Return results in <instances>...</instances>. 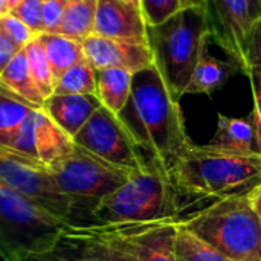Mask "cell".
Listing matches in <instances>:
<instances>
[{
  "mask_svg": "<svg viewBox=\"0 0 261 261\" xmlns=\"http://www.w3.org/2000/svg\"><path fill=\"white\" fill-rule=\"evenodd\" d=\"M54 252L67 261H136L121 248L81 231L76 223L66 226Z\"/></svg>",
  "mask_w": 261,
  "mask_h": 261,
  "instance_id": "5bb4252c",
  "label": "cell"
},
{
  "mask_svg": "<svg viewBox=\"0 0 261 261\" xmlns=\"http://www.w3.org/2000/svg\"><path fill=\"white\" fill-rule=\"evenodd\" d=\"M23 49H20L11 38H8L3 32H0V70L9 64V61Z\"/></svg>",
  "mask_w": 261,
  "mask_h": 261,
  "instance_id": "836d02e7",
  "label": "cell"
},
{
  "mask_svg": "<svg viewBox=\"0 0 261 261\" xmlns=\"http://www.w3.org/2000/svg\"><path fill=\"white\" fill-rule=\"evenodd\" d=\"M251 81V87H252V96H254V110L251 113V118L254 121L255 130H257V136H258V142H260L261 148V69L258 67H249L245 72Z\"/></svg>",
  "mask_w": 261,
  "mask_h": 261,
  "instance_id": "d6a6232c",
  "label": "cell"
},
{
  "mask_svg": "<svg viewBox=\"0 0 261 261\" xmlns=\"http://www.w3.org/2000/svg\"><path fill=\"white\" fill-rule=\"evenodd\" d=\"M124 2H127L128 5H132V6L138 8V9H141V2L142 0H124Z\"/></svg>",
  "mask_w": 261,
  "mask_h": 261,
  "instance_id": "ab89813d",
  "label": "cell"
},
{
  "mask_svg": "<svg viewBox=\"0 0 261 261\" xmlns=\"http://www.w3.org/2000/svg\"><path fill=\"white\" fill-rule=\"evenodd\" d=\"M0 32L11 38L20 49H24L37 37V34L31 28H28L21 20H18L12 14L0 15Z\"/></svg>",
  "mask_w": 261,
  "mask_h": 261,
  "instance_id": "f1b7e54d",
  "label": "cell"
},
{
  "mask_svg": "<svg viewBox=\"0 0 261 261\" xmlns=\"http://www.w3.org/2000/svg\"><path fill=\"white\" fill-rule=\"evenodd\" d=\"M179 191L168 171L151 162L135 171L90 211L95 223H148L179 219Z\"/></svg>",
  "mask_w": 261,
  "mask_h": 261,
  "instance_id": "3957f363",
  "label": "cell"
},
{
  "mask_svg": "<svg viewBox=\"0 0 261 261\" xmlns=\"http://www.w3.org/2000/svg\"><path fill=\"white\" fill-rule=\"evenodd\" d=\"M147 28L141 9L124 0H98L93 35L148 44Z\"/></svg>",
  "mask_w": 261,
  "mask_h": 261,
  "instance_id": "4fadbf2b",
  "label": "cell"
},
{
  "mask_svg": "<svg viewBox=\"0 0 261 261\" xmlns=\"http://www.w3.org/2000/svg\"><path fill=\"white\" fill-rule=\"evenodd\" d=\"M210 38L243 70L246 41L252 28L248 0H203Z\"/></svg>",
  "mask_w": 261,
  "mask_h": 261,
  "instance_id": "8fae6325",
  "label": "cell"
},
{
  "mask_svg": "<svg viewBox=\"0 0 261 261\" xmlns=\"http://www.w3.org/2000/svg\"><path fill=\"white\" fill-rule=\"evenodd\" d=\"M180 222L231 260L261 261V220L249 196L217 200Z\"/></svg>",
  "mask_w": 261,
  "mask_h": 261,
  "instance_id": "8992f818",
  "label": "cell"
},
{
  "mask_svg": "<svg viewBox=\"0 0 261 261\" xmlns=\"http://www.w3.org/2000/svg\"><path fill=\"white\" fill-rule=\"evenodd\" d=\"M29 261H67V260H64L63 257L57 255L55 252H50V254H46V255L35 257V258H32V260H29Z\"/></svg>",
  "mask_w": 261,
  "mask_h": 261,
  "instance_id": "8d00e7d4",
  "label": "cell"
},
{
  "mask_svg": "<svg viewBox=\"0 0 261 261\" xmlns=\"http://www.w3.org/2000/svg\"><path fill=\"white\" fill-rule=\"evenodd\" d=\"M208 145L236 154H261L257 130L251 115L248 118L219 115L216 135Z\"/></svg>",
  "mask_w": 261,
  "mask_h": 261,
  "instance_id": "2e32d148",
  "label": "cell"
},
{
  "mask_svg": "<svg viewBox=\"0 0 261 261\" xmlns=\"http://www.w3.org/2000/svg\"><path fill=\"white\" fill-rule=\"evenodd\" d=\"M75 144L101 159L133 171L151 164L122 119L106 107H99L75 136Z\"/></svg>",
  "mask_w": 261,
  "mask_h": 261,
  "instance_id": "30bf717a",
  "label": "cell"
},
{
  "mask_svg": "<svg viewBox=\"0 0 261 261\" xmlns=\"http://www.w3.org/2000/svg\"><path fill=\"white\" fill-rule=\"evenodd\" d=\"M9 14L8 11V0H0V15Z\"/></svg>",
  "mask_w": 261,
  "mask_h": 261,
  "instance_id": "74e56055",
  "label": "cell"
},
{
  "mask_svg": "<svg viewBox=\"0 0 261 261\" xmlns=\"http://www.w3.org/2000/svg\"><path fill=\"white\" fill-rule=\"evenodd\" d=\"M148 46L170 92L179 101L191 81L202 46L210 40L202 5H190L158 26L147 28Z\"/></svg>",
  "mask_w": 261,
  "mask_h": 261,
  "instance_id": "277c9868",
  "label": "cell"
},
{
  "mask_svg": "<svg viewBox=\"0 0 261 261\" xmlns=\"http://www.w3.org/2000/svg\"><path fill=\"white\" fill-rule=\"evenodd\" d=\"M69 223L0 182L3 261H29L57 249Z\"/></svg>",
  "mask_w": 261,
  "mask_h": 261,
  "instance_id": "5b68a950",
  "label": "cell"
},
{
  "mask_svg": "<svg viewBox=\"0 0 261 261\" xmlns=\"http://www.w3.org/2000/svg\"><path fill=\"white\" fill-rule=\"evenodd\" d=\"M248 5H249V12H251L252 21L258 20L261 17V0H248Z\"/></svg>",
  "mask_w": 261,
  "mask_h": 261,
  "instance_id": "d590c367",
  "label": "cell"
},
{
  "mask_svg": "<svg viewBox=\"0 0 261 261\" xmlns=\"http://www.w3.org/2000/svg\"><path fill=\"white\" fill-rule=\"evenodd\" d=\"M0 182L64 222L73 223L78 203L61 191L49 167L40 159L0 147Z\"/></svg>",
  "mask_w": 261,
  "mask_h": 261,
  "instance_id": "ba28073f",
  "label": "cell"
},
{
  "mask_svg": "<svg viewBox=\"0 0 261 261\" xmlns=\"http://www.w3.org/2000/svg\"><path fill=\"white\" fill-rule=\"evenodd\" d=\"M38 37L50 63L55 84L70 67L87 60L83 41L80 40L60 34H40Z\"/></svg>",
  "mask_w": 261,
  "mask_h": 261,
  "instance_id": "ffe728a7",
  "label": "cell"
},
{
  "mask_svg": "<svg viewBox=\"0 0 261 261\" xmlns=\"http://www.w3.org/2000/svg\"><path fill=\"white\" fill-rule=\"evenodd\" d=\"M24 52H26L29 70L32 73L35 84L38 86L40 92L43 93L44 98L52 96L54 89H55L54 73H52V67H50L49 60H47L44 46H43L38 35L24 47Z\"/></svg>",
  "mask_w": 261,
  "mask_h": 261,
  "instance_id": "484cf974",
  "label": "cell"
},
{
  "mask_svg": "<svg viewBox=\"0 0 261 261\" xmlns=\"http://www.w3.org/2000/svg\"><path fill=\"white\" fill-rule=\"evenodd\" d=\"M69 0H47L43 5V34H57Z\"/></svg>",
  "mask_w": 261,
  "mask_h": 261,
  "instance_id": "4dcf8cb0",
  "label": "cell"
},
{
  "mask_svg": "<svg viewBox=\"0 0 261 261\" xmlns=\"http://www.w3.org/2000/svg\"><path fill=\"white\" fill-rule=\"evenodd\" d=\"M190 2H191L193 5H202V3H203V0H190Z\"/></svg>",
  "mask_w": 261,
  "mask_h": 261,
  "instance_id": "60d3db41",
  "label": "cell"
},
{
  "mask_svg": "<svg viewBox=\"0 0 261 261\" xmlns=\"http://www.w3.org/2000/svg\"><path fill=\"white\" fill-rule=\"evenodd\" d=\"M43 0H21L9 14L21 20L37 35L43 34Z\"/></svg>",
  "mask_w": 261,
  "mask_h": 261,
  "instance_id": "83f0119b",
  "label": "cell"
},
{
  "mask_svg": "<svg viewBox=\"0 0 261 261\" xmlns=\"http://www.w3.org/2000/svg\"><path fill=\"white\" fill-rule=\"evenodd\" d=\"M176 261H234L185 228L180 222L176 236Z\"/></svg>",
  "mask_w": 261,
  "mask_h": 261,
  "instance_id": "cb8c5ba5",
  "label": "cell"
},
{
  "mask_svg": "<svg viewBox=\"0 0 261 261\" xmlns=\"http://www.w3.org/2000/svg\"><path fill=\"white\" fill-rule=\"evenodd\" d=\"M47 167L64 194L76 203H90L92 210L122 187L135 173L133 170L113 165L76 144L69 154Z\"/></svg>",
  "mask_w": 261,
  "mask_h": 261,
  "instance_id": "52a82bcc",
  "label": "cell"
},
{
  "mask_svg": "<svg viewBox=\"0 0 261 261\" xmlns=\"http://www.w3.org/2000/svg\"><path fill=\"white\" fill-rule=\"evenodd\" d=\"M37 107L28 104L6 89L0 95V147L12 148L28 115Z\"/></svg>",
  "mask_w": 261,
  "mask_h": 261,
  "instance_id": "603a6c76",
  "label": "cell"
},
{
  "mask_svg": "<svg viewBox=\"0 0 261 261\" xmlns=\"http://www.w3.org/2000/svg\"><path fill=\"white\" fill-rule=\"evenodd\" d=\"M248 196H249V200H251V203H252L255 213L258 214V217H260L261 220V185L260 187H257L252 193H249Z\"/></svg>",
  "mask_w": 261,
  "mask_h": 261,
  "instance_id": "e575fe53",
  "label": "cell"
},
{
  "mask_svg": "<svg viewBox=\"0 0 261 261\" xmlns=\"http://www.w3.org/2000/svg\"><path fill=\"white\" fill-rule=\"evenodd\" d=\"M179 194L197 199L248 196L261 185V154H236L191 144L170 171Z\"/></svg>",
  "mask_w": 261,
  "mask_h": 261,
  "instance_id": "7a4b0ae2",
  "label": "cell"
},
{
  "mask_svg": "<svg viewBox=\"0 0 261 261\" xmlns=\"http://www.w3.org/2000/svg\"><path fill=\"white\" fill-rule=\"evenodd\" d=\"M180 220L148 223L78 225L81 231L106 240L136 261H176V236Z\"/></svg>",
  "mask_w": 261,
  "mask_h": 261,
  "instance_id": "9c48e42d",
  "label": "cell"
},
{
  "mask_svg": "<svg viewBox=\"0 0 261 261\" xmlns=\"http://www.w3.org/2000/svg\"><path fill=\"white\" fill-rule=\"evenodd\" d=\"M87 61L96 69H124L132 73L154 66L148 44L92 35L83 41Z\"/></svg>",
  "mask_w": 261,
  "mask_h": 261,
  "instance_id": "7c38bea8",
  "label": "cell"
},
{
  "mask_svg": "<svg viewBox=\"0 0 261 261\" xmlns=\"http://www.w3.org/2000/svg\"><path fill=\"white\" fill-rule=\"evenodd\" d=\"M210 40H206L205 44L202 46L197 66H196L191 81L185 90V95H190V93L191 95H196V93L211 95L216 90H219L220 87H223L231 75H234L236 72L240 70V66L236 61H232V60L222 61V60L213 57L208 50Z\"/></svg>",
  "mask_w": 261,
  "mask_h": 261,
  "instance_id": "e0dca14e",
  "label": "cell"
},
{
  "mask_svg": "<svg viewBox=\"0 0 261 261\" xmlns=\"http://www.w3.org/2000/svg\"><path fill=\"white\" fill-rule=\"evenodd\" d=\"M118 116L147 159L159 162L168 174L193 144L187 135L179 101L156 66L133 73L130 101Z\"/></svg>",
  "mask_w": 261,
  "mask_h": 261,
  "instance_id": "6da1fadb",
  "label": "cell"
},
{
  "mask_svg": "<svg viewBox=\"0 0 261 261\" xmlns=\"http://www.w3.org/2000/svg\"><path fill=\"white\" fill-rule=\"evenodd\" d=\"M43 2H47V0H43Z\"/></svg>",
  "mask_w": 261,
  "mask_h": 261,
  "instance_id": "b9f144b4",
  "label": "cell"
},
{
  "mask_svg": "<svg viewBox=\"0 0 261 261\" xmlns=\"http://www.w3.org/2000/svg\"><path fill=\"white\" fill-rule=\"evenodd\" d=\"M96 11L98 0H69L57 34L84 41L93 35Z\"/></svg>",
  "mask_w": 261,
  "mask_h": 261,
  "instance_id": "7402d4cb",
  "label": "cell"
},
{
  "mask_svg": "<svg viewBox=\"0 0 261 261\" xmlns=\"http://www.w3.org/2000/svg\"><path fill=\"white\" fill-rule=\"evenodd\" d=\"M102 107L96 95H52L46 98L43 110L70 138L81 132L95 112Z\"/></svg>",
  "mask_w": 261,
  "mask_h": 261,
  "instance_id": "9a60e30c",
  "label": "cell"
},
{
  "mask_svg": "<svg viewBox=\"0 0 261 261\" xmlns=\"http://www.w3.org/2000/svg\"><path fill=\"white\" fill-rule=\"evenodd\" d=\"M35 112H37V109H34L28 115L26 121L23 122V125H21V128H20V132H18V135L15 138L12 150L38 159L37 145H35Z\"/></svg>",
  "mask_w": 261,
  "mask_h": 261,
  "instance_id": "f546056e",
  "label": "cell"
},
{
  "mask_svg": "<svg viewBox=\"0 0 261 261\" xmlns=\"http://www.w3.org/2000/svg\"><path fill=\"white\" fill-rule=\"evenodd\" d=\"M20 2H21V0H8V11L11 12V11H12V9H14Z\"/></svg>",
  "mask_w": 261,
  "mask_h": 261,
  "instance_id": "f35d334b",
  "label": "cell"
},
{
  "mask_svg": "<svg viewBox=\"0 0 261 261\" xmlns=\"http://www.w3.org/2000/svg\"><path fill=\"white\" fill-rule=\"evenodd\" d=\"M55 95H96V69L86 60L70 67L55 84Z\"/></svg>",
  "mask_w": 261,
  "mask_h": 261,
  "instance_id": "d4e9b609",
  "label": "cell"
},
{
  "mask_svg": "<svg viewBox=\"0 0 261 261\" xmlns=\"http://www.w3.org/2000/svg\"><path fill=\"white\" fill-rule=\"evenodd\" d=\"M0 84L2 89H6L12 95L18 96L20 99L26 101L28 104L37 109H41L46 101V98L43 96V93L40 92L38 86L32 78L24 49L20 50L9 61V64L0 70Z\"/></svg>",
  "mask_w": 261,
  "mask_h": 261,
  "instance_id": "d6986e66",
  "label": "cell"
},
{
  "mask_svg": "<svg viewBox=\"0 0 261 261\" xmlns=\"http://www.w3.org/2000/svg\"><path fill=\"white\" fill-rule=\"evenodd\" d=\"M249 67L261 69V17L252 23V28L246 41V60L243 66V73Z\"/></svg>",
  "mask_w": 261,
  "mask_h": 261,
  "instance_id": "1f68e13d",
  "label": "cell"
},
{
  "mask_svg": "<svg viewBox=\"0 0 261 261\" xmlns=\"http://www.w3.org/2000/svg\"><path fill=\"white\" fill-rule=\"evenodd\" d=\"M190 5H193L190 0H142L141 12L147 26H158Z\"/></svg>",
  "mask_w": 261,
  "mask_h": 261,
  "instance_id": "4316f807",
  "label": "cell"
},
{
  "mask_svg": "<svg viewBox=\"0 0 261 261\" xmlns=\"http://www.w3.org/2000/svg\"><path fill=\"white\" fill-rule=\"evenodd\" d=\"M98 93L102 107L112 113L119 115L128 104L132 96L133 73L124 69H102L96 70Z\"/></svg>",
  "mask_w": 261,
  "mask_h": 261,
  "instance_id": "44dd1931",
  "label": "cell"
},
{
  "mask_svg": "<svg viewBox=\"0 0 261 261\" xmlns=\"http://www.w3.org/2000/svg\"><path fill=\"white\" fill-rule=\"evenodd\" d=\"M35 145L38 159L49 165L69 154L75 148V141L43 109L35 112Z\"/></svg>",
  "mask_w": 261,
  "mask_h": 261,
  "instance_id": "ac0fdd59",
  "label": "cell"
}]
</instances>
